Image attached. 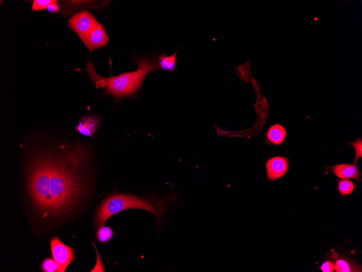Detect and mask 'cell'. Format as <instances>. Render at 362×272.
<instances>
[{"label":"cell","instance_id":"8992f818","mask_svg":"<svg viewBox=\"0 0 362 272\" xmlns=\"http://www.w3.org/2000/svg\"><path fill=\"white\" fill-rule=\"evenodd\" d=\"M90 52H92L99 48L108 44L109 38L102 25L98 24L90 33L86 34L78 35Z\"/></svg>","mask_w":362,"mask_h":272},{"label":"cell","instance_id":"3957f363","mask_svg":"<svg viewBox=\"0 0 362 272\" xmlns=\"http://www.w3.org/2000/svg\"><path fill=\"white\" fill-rule=\"evenodd\" d=\"M164 202H155L135 196L117 194L103 202L97 212L95 221L98 227L105 225L109 218L118 213L131 209L146 210L155 217L159 222L166 208Z\"/></svg>","mask_w":362,"mask_h":272},{"label":"cell","instance_id":"30bf717a","mask_svg":"<svg viewBox=\"0 0 362 272\" xmlns=\"http://www.w3.org/2000/svg\"><path fill=\"white\" fill-rule=\"evenodd\" d=\"M286 135L284 128L279 124L271 127L267 133L268 140L275 145H280L284 141Z\"/></svg>","mask_w":362,"mask_h":272},{"label":"cell","instance_id":"5b68a950","mask_svg":"<svg viewBox=\"0 0 362 272\" xmlns=\"http://www.w3.org/2000/svg\"><path fill=\"white\" fill-rule=\"evenodd\" d=\"M68 24L70 29L78 35H81L90 33L96 28L99 23L89 10H84L73 15L68 20Z\"/></svg>","mask_w":362,"mask_h":272},{"label":"cell","instance_id":"d6986e66","mask_svg":"<svg viewBox=\"0 0 362 272\" xmlns=\"http://www.w3.org/2000/svg\"><path fill=\"white\" fill-rule=\"evenodd\" d=\"M321 269L324 272H332L333 269V265L332 263L326 262L322 265Z\"/></svg>","mask_w":362,"mask_h":272},{"label":"cell","instance_id":"7c38bea8","mask_svg":"<svg viewBox=\"0 0 362 272\" xmlns=\"http://www.w3.org/2000/svg\"><path fill=\"white\" fill-rule=\"evenodd\" d=\"M113 231L109 227L103 226L99 227L97 233V238L100 242H108L113 238Z\"/></svg>","mask_w":362,"mask_h":272},{"label":"cell","instance_id":"4fadbf2b","mask_svg":"<svg viewBox=\"0 0 362 272\" xmlns=\"http://www.w3.org/2000/svg\"><path fill=\"white\" fill-rule=\"evenodd\" d=\"M355 188L352 181L348 180L339 181L338 189L340 194L342 196L348 195L353 193Z\"/></svg>","mask_w":362,"mask_h":272},{"label":"cell","instance_id":"52a82bcc","mask_svg":"<svg viewBox=\"0 0 362 272\" xmlns=\"http://www.w3.org/2000/svg\"><path fill=\"white\" fill-rule=\"evenodd\" d=\"M268 178L271 180L278 179L284 175L288 170L286 158L276 157L271 158L266 163Z\"/></svg>","mask_w":362,"mask_h":272},{"label":"cell","instance_id":"277c9868","mask_svg":"<svg viewBox=\"0 0 362 272\" xmlns=\"http://www.w3.org/2000/svg\"><path fill=\"white\" fill-rule=\"evenodd\" d=\"M51 247L53 257L58 265L57 272H65L73 260V249L63 244L57 237L51 239Z\"/></svg>","mask_w":362,"mask_h":272},{"label":"cell","instance_id":"7a4b0ae2","mask_svg":"<svg viewBox=\"0 0 362 272\" xmlns=\"http://www.w3.org/2000/svg\"><path fill=\"white\" fill-rule=\"evenodd\" d=\"M137 64L138 66L137 70L110 78L99 75L90 61L87 64V71L95 87L104 89L108 94L120 100L135 95L141 89L147 74L159 68L156 62L144 59L137 60Z\"/></svg>","mask_w":362,"mask_h":272},{"label":"cell","instance_id":"ba28073f","mask_svg":"<svg viewBox=\"0 0 362 272\" xmlns=\"http://www.w3.org/2000/svg\"><path fill=\"white\" fill-rule=\"evenodd\" d=\"M100 119L95 116H84L79 122L77 130L86 136H91L96 131Z\"/></svg>","mask_w":362,"mask_h":272},{"label":"cell","instance_id":"9c48e42d","mask_svg":"<svg viewBox=\"0 0 362 272\" xmlns=\"http://www.w3.org/2000/svg\"><path fill=\"white\" fill-rule=\"evenodd\" d=\"M333 173L342 179L357 178L360 176V172L355 165L340 164L332 167Z\"/></svg>","mask_w":362,"mask_h":272},{"label":"cell","instance_id":"e0dca14e","mask_svg":"<svg viewBox=\"0 0 362 272\" xmlns=\"http://www.w3.org/2000/svg\"><path fill=\"white\" fill-rule=\"evenodd\" d=\"M351 145L354 146L356 151V158L355 161V164H356L357 160L362 157V140H358L355 142L351 143Z\"/></svg>","mask_w":362,"mask_h":272},{"label":"cell","instance_id":"6da1fadb","mask_svg":"<svg viewBox=\"0 0 362 272\" xmlns=\"http://www.w3.org/2000/svg\"><path fill=\"white\" fill-rule=\"evenodd\" d=\"M89 158L83 145L60 156L42 154L35 158L29 169L28 189L44 216H60L78 205L87 190L81 170Z\"/></svg>","mask_w":362,"mask_h":272},{"label":"cell","instance_id":"5bb4252c","mask_svg":"<svg viewBox=\"0 0 362 272\" xmlns=\"http://www.w3.org/2000/svg\"><path fill=\"white\" fill-rule=\"evenodd\" d=\"M41 269L42 271L45 272H57L58 265L55 260L48 258L42 262Z\"/></svg>","mask_w":362,"mask_h":272},{"label":"cell","instance_id":"ac0fdd59","mask_svg":"<svg viewBox=\"0 0 362 272\" xmlns=\"http://www.w3.org/2000/svg\"><path fill=\"white\" fill-rule=\"evenodd\" d=\"M57 2L58 1H56L50 4L47 8L48 11L51 13L58 12L59 10H60V6H59V5L57 4Z\"/></svg>","mask_w":362,"mask_h":272},{"label":"cell","instance_id":"9a60e30c","mask_svg":"<svg viewBox=\"0 0 362 272\" xmlns=\"http://www.w3.org/2000/svg\"><path fill=\"white\" fill-rule=\"evenodd\" d=\"M55 0H34L32 6V11H40L47 8Z\"/></svg>","mask_w":362,"mask_h":272},{"label":"cell","instance_id":"2e32d148","mask_svg":"<svg viewBox=\"0 0 362 272\" xmlns=\"http://www.w3.org/2000/svg\"><path fill=\"white\" fill-rule=\"evenodd\" d=\"M334 269L338 272H350V266L347 261L343 260H339L335 264Z\"/></svg>","mask_w":362,"mask_h":272},{"label":"cell","instance_id":"8fae6325","mask_svg":"<svg viewBox=\"0 0 362 272\" xmlns=\"http://www.w3.org/2000/svg\"><path fill=\"white\" fill-rule=\"evenodd\" d=\"M178 52H176L171 56L163 54L158 58V66L159 68L167 71H174L177 68Z\"/></svg>","mask_w":362,"mask_h":272}]
</instances>
